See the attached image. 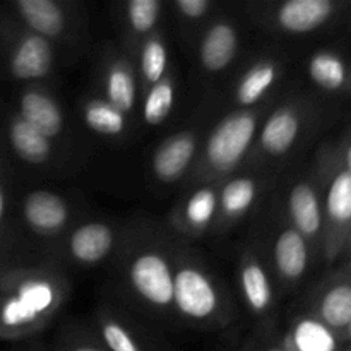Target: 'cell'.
Here are the masks:
<instances>
[{"mask_svg": "<svg viewBox=\"0 0 351 351\" xmlns=\"http://www.w3.org/2000/svg\"><path fill=\"white\" fill-rule=\"evenodd\" d=\"M65 288L45 269H16L0 276V338L21 339L45 328L64 302Z\"/></svg>", "mask_w": 351, "mask_h": 351, "instance_id": "1", "label": "cell"}, {"mask_svg": "<svg viewBox=\"0 0 351 351\" xmlns=\"http://www.w3.org/2000/svg\"><path fill=\"white\" fill-rule=\"evenodd\" d=\"M257 130V115L249 110H239L226 115L213 129L206 143V163L216 175L235 170L249 151Z\"/></svg>", "mask_w": 351, "mask_h": 351, "instance_id": "2", "label": "cell"}, {"mask_svg": "<svg viewBox=\"0 0 351 351\" xmlns=\"http://www.w3.org/2000/svg\"><path fill=\"white\" fill-rule=\"evenodd\" d=\"M322 213L324 256L328 261H335L339 254L345 252L346 239L351 230V173L338 163V160H335V168L329 177Z\"/></svg>", "mask_w": 351, "mask_h": 351, "instance_id": "3", "label": "cell"}, {"mask_svg": "<svg viewBox=\"0 0 351 351\" xmlns=\"http://www.w3.org/2000/svg\"><path fill=\"white\" fill-rule=\"evenodd\" d=\"M173 305L191 321H209L221 305L213 278L197 264H180L173 276Z\"/></svg>", "mask_w": 351, "mask_h": 351, "instance_id": "4", "label": "cell"}, {"mask_svg": "<svg viewBox=\"0 0 351 351\" xmlns=\"http://www.w3.org/2000/svg\"><path fill=\"white\" fill-rule=\"evenodd\" d=\"M129 283L146 304L158 308L173 305L175 271L165 254L144 250L132 257L129 264Z\"/></svg>", "mask_w": 351, "mask_h": 351, "instance_id": "5", "label": "cell"}, {"mask_svg": "<svg viewBox=\"0 0 351 351\" xmlns=\"http://www.w3.org/2000/svg\"><path fill=\"white\" fill-rule=\"evenodd\" d=\"M53 48L50 41L34 33L23 34L14 43L9 58V71L19 81H36L50 74Z\"/></svg>", "mask_w": 351, "mask_h": 351, "instance_id": "6", "label": "cell"}, {"mask_svg": "<svg viewBox=\"0 0 351 351\" xmlns=\"http://www.w3.org/2000/svg\"><path fill=\"white\" fill-rule=\"evenodd\" d=\"M338 7L332 0H288L278 7L276 23L285 33H314L335 17Z\"/></svg>", "mask_w": 351, "mask_h": 351, "instance_id": "7", "label": "cell"}, {"mask_svg": "<svg viewBox=\"0 0 351 351\" xmlns=\"http://www.w3.org/2000/svg\"><path fill=\"white\" fill-rule=\"evenodd\" d=\"M23 218L36 235L53 237L67 225L69 206L53 192L33 191L23 201Z\"/></svg>", "mask_w": 351, "mask_h": 351, "instance_id": "8", "label": "cell"}, {"mask_svg": "<svg viewBox=\"0 0 351 351\" xmlns=\"http://www.w3.org/2000/svg\"><path fill=\"white\" fill-rule=\"evenodd\" d=\"M288 213L291 218V228L297 230L307 242H317L322 239L324 230V213L319 191L311 182H298L288 195Z\"/></svg>", "mask_w": 351, "mask_h": 351, "instance_id": "9", "label": "cell"}, {"mask_svg": "<svg viewBox=\"0 0 351 351\" xmlns=\"http://www.w3.org/2000/svg\"><path fill=\"white\" fill-rule=\"evenodd\" d=\"M197 149V137L192 132H178L168 137L156 147L153 154V173L160 182L180 180L191 167Z\"/></svg>", "mask_w": 351, "mask_h": 351, "instance_id": "10", "label": "cell"}, {"mask_svg": "<svg viewBox=\"0 0 351 351\" xmlns=\"http://www.w3.org/2000/svg\"><path fill=\"white\" fill-rule=\"evenodd\" d=\"M239 50V33L228 21H218L202 36L199 60L208 72H221L228 67Z\"/></svg>", "mask_w": 351, "mask_h": 351, "instance_id": "11", "label": "cell"}, {"mask_svg": "<svg viewBox=\"0 0 351 351\" xmlns=\"http://www.w3.org/2000/svg\"><path fill=\"white\" fill-rule=\"evenodd\" d=\"M302 130V113L295 106H280L266 120L261 132V147L269 156H283L297 143Z\"/></svg>", "mask_w": 351, "mask_h": 351, "instance_id": "12", "label": "cell"}, {"mask_svg": "<svg viewBox=\"0 0 351 351\" xmlns=\"http://www.w3.org/2000/svg\"><path fill=\"white\" fill-rule=\"evenodd\" d=\"M314 317L341 338L351 321V276L345 274L321 291L315 302Z\"/></svg>", "mask_w": 351, "mask_h": 351, "instance_id": "13", "label": "cell"}, {"mask_svg": "<svg viewBox=\"0 0 351 351\" xmlns=\"http://www.w3.org/2000/svg\"><path fill=\"white\" fill-rule=\"evenodd\" d=\"M19 117H23L31 127L51 139L64 129V115L60 106L51 96L40 89H27L19 98Z\"/></svg>", "mask_w": 351, "mask_h": 351, "instance_id": "14", "label": "cell"}, {"mask_svg": "<svg viewBox=\"0 0 351 351\" xmlns=\"http://www.w3.org/2000/svg\"><path fill=\"white\" fill-rule=\"evenodd\" d=\"M308 77L328 93H351V64L335 50H317L307 64Z\"/></svg>", "mask_w": 351, "mask_h": 351, "instance_id": "15", "label": "cell"}, {"mask_svg": "<svg viewBox=\"0 0 351 351\" xmlns=\"http://www.w3.org/2000/svg\"><path fill=\"white\" fill-rule=\"evenodd\" d=\"M311 252L308 242L295 228L281 230L274 242V264L281 280L288 283L302 280L307 273Z\"/></svg>", "mask_w": 351, "mask_h": 351, "instance_id": "16", "label": "cell"}, {"mask_svg": "<svg viewBox=\"0 0 351 351\" xmlns=\"http://www.w3.org/2000/svg\"><path fill=\"white\" fill-rule=\"evenodd\" d=\"M113 230L105 223H86L72 232L69 240L71 256L81 264H96L113 249Z\"/></svg>", "mask_w": 351, "mask_h": 351, "instance_id": "17", "label": "cell"}, {"mask_svg": "<svg viewBox=\"0 0 351 351\" xmlns=\"http://www.w3.org/2000/svg\"><path fill=\"white\" fill-rule=\"evenodd\" d=\"M341 338L314 315L298 319L285 336V351H339Z\"/></svg>", "mask_w": 351, "mask_h": 351, "instance_id": "18", "label": "cell"}, {"mask_svg": "<svg viewBox=\"0 0 351 351\" xmlns=\"http://www.w3.org/2000/svg\"><path fill=\"white\" fill-rule=\"evenodd\" d=\"M17 14L31 33L43 38H55L65 29V14L53 0H17Z\"/></svg>", "mask_w": 351, "mask_h": 351, "instance_id": "19", "label": "cell"}, {"mask_svg": "<svg viewBox=\"0 0 351 351\" xmlns=\"http://www.w3.org/2000/svg\"><path fill=\"white\" fill-rule=\"evenodd\" d=\"M240 288L247 305L254 314H264L271 308L274 300L273 285L259 259L245 256L240 264Z\"/></svg>", "mask_w": 351, "mask_h": 351, "instance_id": "20", "label": "cell"}, {"mask_svg": "<svg viewBox=\"0 0 351 351\" xmlns=\"http://www.w3.org/2000/svg\"><path fill=\"white\" fill-rule=\"evenodd\" d=\"M7 136L12 146L14 153L23 161L31 165H41L48 161L51 154V139L45 137L38 132L34 127H31L23 117L14 115L9 120L7 127Z\"/></svg>", "mask_w": 351, "mask_h": 351, "instance_id": "21", "label": "cell"}, {"mask_svg": "<svg viewBox=\"0 0 351 351\" xmlns=\"http://www.w3.org/2000/svg\"><path fill=\"white\" fill-rule=\"evenodd\" d=\"M278 65L271 60H261L250 65L249 71L240 77L235 89V99L242 108L256 105L257 101L266 96V93L273 88L276 82Z\"/></svg>", "mask_w": 351, "mask_h": 351, "instance_id": "22", "label": "cell"}, {"mask_svg": "<svg viewBox=\"0 0 351 351\" xmlns=\"http://www.w3.org/2000/svg\"><path fill=\"white\" fill-rule=\"evenodd\" d=\"M106 101L125 115L136 105V77L130 65L115 60L108 65L105 74Z\"/></svg>", "mask_w": 351, "mask_h": 351, "instance_id": "23", "label": "cell"}, {"mask_svg": "<svg viewBox=\"0 0 351 351\" xmlns=\"http://www.w3.org/2000/svg\"><path fill=\"white\" fill-rule=\"evenodd\" d=\"M219 209L226 219H239L252 208L257 197V184L249 177H237L223 185Z\"/></svg>", "mask_w": 351, "mask_h": 351, "instance_id": "24", "label": "cell"}, {"mask_svg": "<svg viewBox=\"0 0 351 351\" xmlns=\"http://www.w3.org/2000/svg\"><path fill=\"white\" fill-rule=\"evenodd\" d=\"M219 209L218 192L213 187H201L187 199L184 206V221L192 232H204Z\"/></svg>", "mask_w": 351, "mask_h": 351, "instance_id": "25", "label": "cell"}, {"mask_svg": "<svg viewBox=\"0 0 351 351\" xmlns=\"http://www.w3.org/2000/svg\"><path fill=\"white\" fill-rule=\"evenodd\" d=\"M86 125L103 136H119L125 130V115L106 99L93 98L82 108Z\"/></svg>", "mask_w": 351, "mask_h": 351, "instance_id": "26", "label": "cell"}, {"mask_svg": "<svg viewBox=\"0 0 351 351\" xmlns=\"http://www.w3.org/2000/svg\"><path fill=\"white\" fill-rule=\"evenodd\" d=\"M175 101V86L171 77L165 75L161 81L153 84L147 91L143 106L144 122L147 125H160L170 115Z\"/></svg>", "mask_w": 351, "mask_h": 351, "instance_id": "27", "label": "cell"}, {"mask_svg": "<svg viewBox=\"0 0 351 351\" xmlns=\"http://www.w3.org/2000/svg\"><path fill=\"white\" fill-rule=\"evenodd\" d=\"M168 65V50L163 38L151 34L141 48V72L146 86L156 84L165 77Z\"/></svg>", "mask_w": 351, "mask_h": 351, "instance_id": "28", "label": "cell"}, {"mask_svg": "<svg viewBox=\"0 0 351 351\" xmlns=\"http://www.w3.org/2000/svg\"><path fill=\"white\" fill-rule=\"evenodd\" d=\"M161 3L158 0H130L125 3V17L134 33L147 34L160 21Z\"/></svg>", "mask_w": 351, "mask_h": 351, "instance_id": "29", "label": "cell"}, {"mask_svg": "<svg viewBox=\"0 0 351 351\" xmlns=\"http://www.w3.org/2000/svg\"><path fill=\"white\" fill-rule=\"evenodd\" d=\"M99 335L106 351H144L132 332L112 317H103L99 322Z\"/></svg>", "mask_w": 351, "mask_h": 351, "instance_id": "30", "label": "cell"}, {"mask_svg": "<svg viewBox=\"0 0 351 351\" xmlns=\"http://www.w3.org/2000/svg\"><path fill=\"white\" fill-rule=\"evenodd\" d=\"M175 7L185 19L197 21L202 19L211 10L213 3L209 0H177Z\"/></svg>", "mask_w": 351, "mask_h": 351, "instance_id": "31", "label": "cell"}, {"mask_svg": "<svg viewBox=\"0 0 351 351\" xmlns=\"http://www.w3.org/2000/svg\"><path fill=\"white\" fill-rule=\"evenodd\" d=\"M336 160H338V163L341 165V167L345 168L348 173H351V136L348 137V139H345V143H343V146H341V149H339Z\"/></svg>", "mask_w": 351, "mask_h": 351, "instance_id": "32", "label": "cell"}, {"mask_svg": "<svg viewBox=\"0 0 351 351\" xmlns=\"http://www.w3.org/2000/svg\"><path fill=\"white\" fill-rule=\"evenodd\" d=\"M65 351H106V350H101L98 348V346H93V345H75V346H71V348Z\"/></svg>", "mask_w": 351, "mask_h": 351, "instance_id": "33", "label": "cell"}, {"mask_svg": "<svg viewBox=\"0 0 351 351\" xmlns=\"http://www.w3.org/2000/svg\"><path fill=\"white\" fill-rule=\"evenodd\" d=\"M3 216H5V192H3L2 182H0V223L3 221Z\"/></svg>", "mask_w": 351, "mask_h": 351, "instance_id": "34", "label": "cell"}, {"mask_svg": "<svg viewBox=\"0 0 351 351\" xmlns=\"http://www.w3.org/2000/svg\"><path fill=\"white\" fill-rule=\"evenodd\" d=\"M341 343H351V321L341 335Z\"/></svg>", "mask_w": 351, "mask_h": 351, "instance_id": "35", "label": "cell"}, {"mask_svg": "<svg viewBox=\"0 0 351 351\" xmlns=\"http://www.w3.org/2000/svg\"><path fill=\"white\" fill-rule=\"evenodd\" d=\"M345 252H350V254H351V230H350V233H348V239H346Z\"/></svg>", "mask_w": 351, "mask_h": 351, "instance_id": "36", "label": "cell"}, {"mask_svg": "<svg viewBox=\"0 0 351 351\" xmlns=\"http://www.w3.org/2000/svg\"><path fill=\"white\" fill-rule=\"evenodd\" d=\"M264 351H285V348H283V345H281V346H273V348H267Z\"/></svg>", "mask_w": 351, "mask_h": 351, "instance_id": "37", "label": "cell"}, {"mask_svg": "<svg viewBox=\"0 0 351 351\" xmlns=\"http://www.w3.org/2000/svg\"><path fill=\"white\" fill-rule=\"evenodd\" d=\"M346 276H351V256L348 264H346Z\"/></svg>", "mask_w": 351, "mask_h": 351, "instance_id": "38", "label": "cell"}, {"mask_svg": "<svg viewBox=\"0 0 351 351\" xmlns=\"http://www.w3.org/2000/svg\"><path fill=\"white\" fill-rule=\"evenodd\" d=\"M345 351H351V345H350V346H348V348H346Z\"/></svg>", "mask_w": 351, "mask_h": 351, "instance_id": "39", "label": "cell"}, {"mask_svg": "<svg viewBox=\"0 0 351 351\" xmlns=\"http://www.w3.org/2000/svg\"><path fill=\"white\" fill-rule=\"evenodd\" d=\"M350 27H351V17H350Z\"/></svg>", "mask_w": 351, "mask_h": 351, "instance_id": "40", "label": "cell"}]
</instances>
